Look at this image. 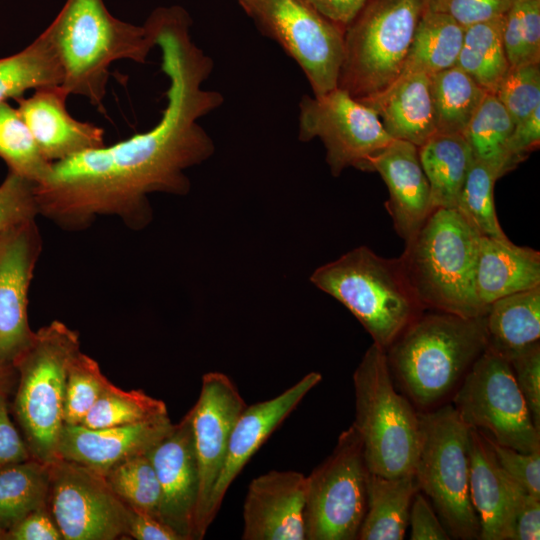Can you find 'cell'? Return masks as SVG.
Wrapping results in <instances>:
<instances>
[{
  "label": "cell",
  "mask_w": 540,
  "mask_h": 540,
  "mask_svg": "<svg viewBox=\"0 0 540 540\" xmlns=\"http://www.w3.org/2000/svg\"><path fill=\"white\" fill-rule=\"evenodd\" d=\"M144 24L169 79L166 107L146 132L52 163L35 186L36 202L39 215L64 230H84L99 216L118 217L132 230L145 228L152 220L148 196L188 194L186 170L215 152L199 120L224 97L203 88L214 61L192 40L189 13L179 5L158 7Z\"/></svg>",
  "instance_id": "1"
},
{
  "label": "cell",
  "mask_w": 540,
  "mask_h": 540,
  "mask_svg": "<svg viewBox=\"0 0 540 540\" xmlns=\"http://www.w3.org/2000/svg\"><path fill=\"white\" fill-rule=\"evenodd\" d=\"M44 31L63 71L62 87L96 107H102L111 64L145 63L155 47L144 24L116 18L103 0H66Z\"/></svg>",
  "instance_id": "2"
},
{
  "label": "cell",
  "mask_w": 540,
  "mask_h": 540,
  "mask_svg": "<svg viewBox=\"0 0 540 540\" xmlns=\"http://www.w3.org/2000/svg\"><path fill=\"white\" fill-rule=\"evenodd\" d=\"M480 234L455 208H435L399 257L424 309L485 316L475 275Z\"/></svg>",
  "instance_id": "3"
},
{
  "label": "cell",
  "mask_w": 540,
  "mask_h": 540,
  "mask_svg": "<svg viewBox=\"0 0 540 540\" xmlns=\"http://www.w3.org/2000/svg\"><path fill=\"white\" fill-rule=\"evenodd\" d=\"M487 348L485 316L421 313L386 349L404 389L419 406L445 397Z\"/></svg>",
  "instance_id": "4"
},
{
  "label": "cell",
  "mask_w": 540,
  "mask_h": 540,
  "mask_svg": "<svg viewBox=\"0 0 540 540\" xmlns=\"http://www.w3.org/2000/svg\"><path fill=\"white\" fill-rule=\"evenodd\" d=\"M311 283L344 305L385 350L424 308L398 258L359 246L318 267Z\"/></svg>",
  "instance_id": "5"
},
{
  "label": "cell",
  "mask_w": 540,
  "mask_h": 540,
  "mask_svg": "<svg viewBox=\"0 0 540 540\" xmlns=\"http://www.w3.org/2000/svg\"><path fill=\"white\" fill-rule=\"evenodd\" d=\"M79 351L78 333L55 320L35 332L13 364L17 383L10 413L31 457L43 463L58 459L67 368Z\"/></svg>",
  "instance_id": "6"
},
{
  "label": "cell",
  "mask_w": 540,
  "mask_h": 540,
  "mask_svg": "<svg viewBox=\"0 0 540 540\" xmlns=\"http://www.w3.org/2000/svg\"><path fill=\"white\" fill-rule=\"evenodd\" d=\"M355 421L366 468L385 477L413 474L420 420L394 388L386 350L373 343L353 374Z\"/></svg>",
  "instance_id": "7"
},
{
  "label": "cell",
  "mask_w": 540,
  "mask_h": 540,
  "mask_svg": "<svg viewBox=\"0 0 540 540\" xmlns=\"http://www.w3.org/2000/svg\"><path fill=\"white\" fill-rule=\"evenodd\" d=\"M428 0H367L344 30V54L337 87L363 101L402 73Z\"/></svg>",
  "instance_id": "8"
},
{
  "label": "cell",
  "mask_w": 540,
  "mask_h": 540,
  "mask_svg": "<svg viewBox=\"0 0 540 540\" xmlns=\"http://www.w3.org/2000/svg\"><path fill=\"white\" fill-rule=\"evenodd\" d=\"M420 443L414 476L454 538H479L469 494V428L453 405L419 414Z\"/></svg>",
  "instance_id": "9"
},
{
  "label": "cell",
  "mask_w": 540,
  "mask_h": 540,
  "mask_svg": "<svg viewBox=\"0 0 540 540\" xmlns=\"http://www.w3.org/2000/svg\"><path fill=\"white\" fill-rule=\"evenodd\" d=\"M367 473L362 441L352 424L306 476L305 539H357L366 511Z\"/></svg>",
  "instance_id": "10"
},
{
  "label": "cell",
  "mask_w": 540,
  "mask_h": 540,
  "mask_svg": "<svg viewBox=\"0 0 540 540\" xmlns=\"http://www.w3.org/2000/svg\"><path fill=\"white\" fill-rule=\"evenodd\" d=\"M453 407L465 425L488 431L502 446L525 453L540 450V431L509 361L487 348L466 372Z\"/></svg>",
  "instance_id": "11"
},
{
  "label": "cell",
  "mask_w": 540,
  "mask_h": 540,
  "mask_svg": "<svg viewBox=\"0 0 540 540\" xmlns=\"http://www.w3.org/2000/svg\"><path fill=\"white\" fill-rule=\"evenodd\" d=\"M261 32L275 40L304 72L314 96L337 87L344 30L305 0H237Z\"/></svg>",
  "instance_id": "12"
},
{
  "label": "cell",
  "mask_w": 540,
  "mask_h": 540,
  "mask_svg": "<svg viewBox=\"0 0 540 540\" xmlns=\"http://www.w3.org/2000/svg\"><path fill=\"white\" fill-rule=\"evenodd\" d=\"M320 138L333 176L348 167L365 170L370 158L392 140L377 114L345 90L335 89L319 96H302L299 102L298 138L302 142Z\"/></svg>",
  "instance_id": "13"
},
{
  "label": "cell",
  "mask_w": 540,
  "mask_h": 540,
  "mask_svg": "<svg viewBox=\"0 0 540 540\" xmlns=\"http://www.w3.org/2000/svg\"><path fill=\"white\" fill-rule=\"evenodd\" d=\"M47 508L63 540L127 538L128 506L102 474L81 464L50 463Z\"/></svg>",
  "instance_id": "14"
},
{
  "label": "cell",
  "mask_w": 540,
  "mask_h": 540,
  "mask_svg": "<svg viewBox=\"0 0 540 540\" xmlns=\"http://www.w3.org/2000/svg\"><path fill=\"white\" fill-rule=\"evenodd\" d=\"M238 388L226 374L203 375L192 411V428L199 470V492L193 540L203 539L208 527L206 511L219 478L233 426L246 407Z\"/></svg>",
  "instance_id": "15"
},
{
  "label": "cell",
  "mask_w": 540,
  "mask_h": 540,
  "mask_svg": "<svg viewBox=\"0 0 540 540\" xmlns=\"http://www.w3.org/2000/svg\"><path fill=\"white\" fill-rule=\"evenodd\" d=\"M42 249L36 219L4 234L0 245V362L13 366L35 332L28 320L31 280Z\"/></svg>",
  "instance_id": "16"
},
{
  "label": "cell",
  "mask_w": 540,
  "mask_h": 540,
  "mask_svg": "<svg viewBox=\"0 0 540 540\" xmlns=\"http://www.w3.org/2000/svg\"><path fill=\"white\" fill-rule=\"evenodd\" d=\"M147 454L160 486V520L183 540H193L199 470L191 409Z\"/></svg>",
  "instance_id": "17"
},
{
  "label": "cell",
  "mask_w": 540,
  "mask_h": 540,
  "mask_svg": "<svg viewBox=\"0 0 540 540\" xmlns=\"http://www.w3.org/2000/svg\"><path fill=\"white\" fill-rule=\"evenodd\" d=\"M321 380L320 373L310 372L276 397L245 407L233 426L225 460L208 503V528L232 482L252 455Z\"/></svg>",
  "instance_id": "18"
},
{
  "label": "cell",
  "mask_w": 540,
  "mask_h": 540,
  "mask_svg": "<svg viewBox=\"0 0 540 540\" xmlns=\"http://www.w3.org/2000/svg\"><path fill=\"white\" fill-rule=\"evenodd\" d=\"M306 476L271 470L250 482L243 504V540H305Z\"/></svg>",
  "instance_id": "19"
},
{
  "label": "cell",
  "mask_w": 540,
  "mask_h": 540,
  "mask_svg": "<svg viewBox=\"0 0 540 540\" xmlns=\"http://www.w3.org/2000/svg\"><path fill=\"white\" fill-rule=\"evenodd\" d=\"M527 491L499 464L485 434L469 428V494L479 520V539L513 540Z\"/></svg>",
  "instance_id": "20"
},
{
  "label": "cell",
  "mask_w": 540,
  "mask_h": 540,
  "mask_svg": "<svg viewBox=\"0 0 540 540\" xmlns=\"http://www.w3.org/2000/svg\"><path fill=\"white\" fill-rule=\"evenodd\" d=\"M364 171H375L382 177L389 192L385 207L395 231L408 242L434 210L418 147L408 141L392 140L368 160Z\"/></svg>",
  "instance_id": "21"
},
{
  "label": "cell",
  "mask_w": 540,
  "mask_h": 540,
  "mask_svg": "<svg viewBox=\"0 0 540 540\" xmlns=\"http://www.w3.org/2000/svg\"><path fill=\"white\" fill-rule=\"evenodd\" d=\"M172 427L168 415L138 424L97 429L64 424L57 456L104 475L125 460L148 453Z\"/></svg>",
  "instance_id": "22"
},
{
  "label": "cell",
  "mask_w": 540,
  "mask_h": 540,
  "mask_svg": "<svg viewBox=\"0 0 540 540\" xmlns=\"http://www.w3.org/2000/svg\"><path fill=\"white\" fill-rule=\"evenodd\" d=\"M68 96L62 85H57L15 100L40 152L50 163L105 145L103 128L70 115L66 108Z\"/></svg>",
  "instance_id": "23"
},
{
  "label": "cell",
  "mask_w": 540,
  "mask_h": 540,
  "mask_svg": "<svg viewBox=\"0 0 540 540\" xmlns=\"http://www.w3.org/2000/svg\"><path fill=\"white\" fill-rule=\"evenodd\" d=\"M360 102L377 114L394 140L420 147L436 133L431 76L425 73H401L384 91Z\"/></svg>",
  "instance_id": "24"
},
{
  "label": "cell",
  "mask_w": 540,
  "mask_h": 540,
  "mask_svg": "<svg viewBox=\"0 0 540 540\" xmlns=\"http://www.w3.org/2000/svg\"><path fill=\"white\" fill-rule=\"evenodd\" d=\"M475 285L483 306L540 286V253L509 238L480 236Z\"/></svg>",
  "instance_id": "25"
},
{
  "label": "cell",
  "mask_w": 540,
  "mask_h": 540,
  "mask_svg": "<svg viewBox=\"0 0 540 540\" xmlns=\"http://www.w3.org/2000/svg\"><path fill=\"white\" fill-rule=\"evenodd\" d=\"M487 349L508 361L539 343L540 286L499 298L485 315Z\"/></svg>",
  "instance_id": "26"
},
{
  "label": "cell",
  "mask_w": 540,
  "mask_h": 540,
  "mask_svg": "<svg viewBox=\"0 0 540 540\" xmlns=\"http://www.w3.org/2000/svg\"><path fill=\"white\" fill-rule=\"evenodd\" d=\"M418 490L414 474L385 477L368 471L366 511L357 539L402 540Z\"/></svg>",
  "instance_id": "27"
},
{
  "label": "cell",
  "mask_w": 540,
  "mask_h": 540,
  "mask_svg": "<svg viewBox=\"0 0 540 540\" xmlns=\"http://www.w3.org/2000/svg\"><path fill=\"white\" fill-rule=\"evenodd\" d=\"M418 151L433 208H455L473 160L464 135L435 133Z\"/></svg>",
  "instance_id": "28"
},
{
  "label": "cell",
  "mask_w": 540,
  "mask_h": 540,
  "mask_svg": "<svg viewBox=\"0 0 540 540\" xmlns=\"http://www.w3.org/2000/svg\"><path fill=\"white\" fill-rule=\"evenodd\" d=\"M464 28L449 15L426 7L415 29L402 73L432 76L456 65Z\"/></svg>",
  "instance_id": "29"
},
{
  "label": "cell",
  "mask_w": 540,
  "mask_h": 540,
  "mask_svg": "<svg viewBox=\"0 0 540 540\" xmlns=\"http://www.w3.org/2000/svg\"><path fill=\"white\" fill-rule=\"evenodd\" d=\"M62 82L63 71L45 31L23 50L0 58V103Z\"/></svg>",
  "instance_id": "30"
},
{
  "label": "cell",
  "mask_w": 540,
  "mask_h": 540,
  "mask_svg": "<svg viewBox=\"0 0 540 540\" xmlns=\"http://www.w3.org/2000/svg\"><path fill=\"white\" fill-rule=\"evenodd\" d=\"M514 122L492 93H487L463 135L473 157L488 166L499 179L515 168L509 153Z\"/></svg>",
  "instance_id": "31"
},
{
  "label": "cell",
  "mask_w": 540,
  "mask_h": 540,
  "mask_svg": "<svg viewBox=\"0 0 540 540\" xmlns=\"http://www.w3.org/2000/svg\"><path fill=\"white\" fill-rule=\"evenodd\" d=\"M50 463L37 459L0 467V529L6 532L19 520L47 506Z\"/></svg>",
  "instance_id": "32"
},
{
  "label": "cell",
  "mask_w": 540,
  "mask_h": 540,
  "mask_svg": "<svg viewBox=\"0 0 540 540\" xmlns=\"http://www.w3.org/2000/svg\"><path fill=\"white\" fill-rule=\"evenodd\" d=\"M487 93L456 65L432 75L436 133L463 134Z\"/></svg>",
  "instance_id": "33"
},
{
  "label": "cell",
  "mask_w": 540,
  "mask_h": 540,
  "mask_svg": "<svg viewBox=\"0 0 540 540\" xmlns=\"http://www.w3.org/2000/svg\"><path fill=\"white\" fill-rule=\"evenodd\" d=\"M503 20L504 16L466 27L456 63L492 94L509 69L502 38Z\"/></svg>",
  "instance_id": "34"
},
{
  "label": "cell",
  "mask_w": 540,
  "mask_h": 540,
  "mask_svg": "<svg viewBox=\"0 0 540 540\" xmlns=\"http://www.w3.org/2000/svg\"><path fill=\"white\" fill-rule=\"evenodd\" d=\"M0 158L9 171L35 184L49 174L52 163L47 161L17 108L0 103Z\"/></svg>",
  "instance_id": "35"
},
{
  "label": "cell",
  "mask_w": 540,
  "mask_h": 540,
  "mask_svg": "<svg viewBox=\"0 0 540 540\" xmlns=\"http://www.w3.org/2000/svg\"><path fill=\"white\" fill-rule=\"evenodd\" d=\"M168 415L166 404L142 390L125 391L113 383L80 425L97 429L138 424Z\"/></svg>",
  "instance_id": "36"
},
{
  "label": "cell",
  "mask_w": 540,
  "mask_h": 540,
  "mask_svg": "<svg viewBox=\"0 0 540 540\" xmlns=\"http://www.w3.org/2000/svg\"><path fill=\"white\" fill-rule=\"evenodd\" d=\"M103 476L125 505L160 519V486L147 453L125 460Z\"/></svg>",
  "instance_id": "37"
},
{
  "label": "cell",
  "mask_w": 540,
  "mask_h": 540,
  "mask_svg": "<svg viewBox=\"0 0 540 540\" xmlns=\"http://www.w3.org/2000/svg\"><path fill=\"white\" fill-rule=\"evenodd\" d=\"M497 179L488 166L473 157L455 209L481 236L505 239L508 237L499 224L494 204Z\"/></svg>",
  "instance_id": "38"
},
{
  "label": "cell",
  "mask_w": 540,
  "mask_h": 540,
  "mask_svg": "<svg viewBox=\"0 0 540 540\" xmlns=\"http://www.w3.org/2000/svg\"><path fill=\"white\" fill-rule=\"evenodd\" d=\"M502 38L509 67L540 63V0H513Z\"/></svg>",
  "instance_id": "39"
},
{
  "label": "cell",
  "mask_w": 540,
  "mask_h": 540,
  "mask_svg": "<svg viewBox=\"0 0 540 540\" xmlns=\"http://www.w3.org/2000/svg\"><path fill=\"white\" fill-rule=\"evenodd\" d=\"M111 384L96 360L77 352L67 368L64 424L80 425Z\"/></svg>",
  "instance_id": "40"
},
{
  "label": "cell",
  "mask_w": 540,
  "mask_h": 540,
  "mask_svg": "<svg viewBox=\"0 0 540 540\" xmlns=\"http://www.w3.org/2000/svg\"><path fill=\"white\" fill-rule=\"evenodd\" d=\"M514 125L540 107V63L509 67L493 93Z\"/></svg>",
  "instance_id": "41"
},
{
  "label": "cell",
  "mask_w": 540,
  "mask_h": 540,
  "mask_svg": "<svg viewBox=\"0 0 540 540\" xmlns=\"http://www.w3.org/2000/svg\"><path fill=\"white\" fill-rule=\"evenodd\" d=\"M35 186L10 171L0 183V236L39 215Z\"/></svg>",
  "instance_id": "42"
},
{
  "label": "cell",
  "mask_w": 540,
  "mask_h": 540,
  "mask_svg": "<svg viewBox=\"0 0 540 540\" xmlns=\"http://www.w3.org/2000/svg\"><path fill=\"white\" fill-rule=\"evenodd\" d=\"M485 437L505 472L529 494L540 498V450L520 452Z\"/></svg>",
  "instance_id": "43"
},
{
  "label": "cell",
  "mask_w": 540,
  "mask_h": 540,
  "mask_svg": "<svg viewBox=\"0 0 540 540\" xmlns=\"http://www.w3.org/2000/svg\"><path fill=\"white\" fill-rule=\"evenodd\" d=\"M513 0H428L427 8L453 18L464 29L470 25L502 17Z\"/></svg>",
  "instance_id": "44"
},
{
  "label": "cell",
  "mask_w": 540,
  "mask_h": 540,
  "mask_svg": "<svg viewBox=\"0 0 540 540\" xmlns=\"http://www.w3.org/2000/svg\"><path fill=\"white\" fill-rule=\"evenodd\" d=\"M534 425L540 431V344L509 360Z\"/></svg>",
  "instance_id": "45"
},
{
  "label": "cell",
  "mask_w": 540,
  "mask_h": 540,
  "mask_svg": "<svg viewBox=\"0 0 540 540\" xmlns=\"http://www.w3.org/2000/svg\"><path fill=\"white\" fill-rule=\"evenodd\" d=\"M9 395L0 390V467L32 458L19 429L10 418Z\"/></svg>",
  "instance_id": "46"
},
{
  "label": "cell",
  "mask_w": 540,
  "mask_h": 540,
  "mask_svg": "<svg viewBox=\"0 0 540 540\" xmlns=\"http://www.w3.org/2000/svg\"><path fill=\"white\" fill-rule=\"evenodd\" d=\"M5 540H63L47 506L31 511L5 535Z\"/></svg>",
  "instance_id": "47"
},
{
  "label": "cell",
  "mask_w": 540,
  "mask_h": 540,
  "mask_svg": "<svg viewBox=\"0 0 540 540\" xmlns=\"http://www.w3.org/2000/svg\"><path fill=\"white\" fill-rule=\"evenodd\" d=\"M409 522L411 525L412 540H447L450 539L449 533L442 524L431 506L423 495L416 493L413 497Z\"/></svg>",
  "instance_id": "48"
},
{
  "label": "cell",
  "mask_w": 540,
  "mask_h": 540,
  "mask_svg": "<svg viewBox=\"0 0 540 540\" xmlns=\"http://www.w3.org/2000/svg\"><path fill=\"white\" fill-rule=\"evenodd\" d=\"M540 107L527 118L516 123L509 141V153L516 167L528 155L539 148Z\"/></svg>",
  "instance_id": "49"
},
{
  "label": "cell",
  "mask_w": 540,
  "mask_h": 540,
  "mask_svg": "<svg viewBox=\"0 0 540 540\" xmlns=\"http://www.w3.org/2000/svg\"><path fill=\"white\" fill-rule=\"evenodd\" d=\"M126 536L136 540H183L171 527L160 519L130 507Z\"/></svg>",
  "instance_id": "50"
},
{
  "label": "cell",
  "mask_w": 540,
  "mask_h": 540,
  "mask_svg": "<svg viewBox=\"0 0 540 540\" xmlns=\"http://www.w3.org/2000/svg\"><path fill=\"white\" fill-rule=\"evenodd\" d=\"M317 12L339 26L345 28L356 17L367 0H305Z\"/></svg>",
  "instance_id": "51"
},
{
  "label": "cell",
  "mask_w": 540,
  "mask_h": 540,
  "mask_svg": "<svg viewBox=\"0 0 540 540\" xmlns=\"http://www.w3.org/2000/svg\"><path fill=\"white\" fill-rule=\"evenodd\" d=\"M540 538V498L529 493L517 513L513 540H538Z\"/></svg>",
  "instance_id": "52"
},
{
  "label": "cell",
  "mask_w": 540,
  "mask_h": 540,
  "mask_svg": "<svg viewBox=\"0 0 540 540\" xmlns=\"http://www.w3.org/2000/svg\"><path fill=\"white\" fill-rule=\"evenodd\" d=\"M17 383V372L13 366L0 362V390L13 393Z\"/></svg>",
  "instance_id": "53"
},
{
  "label": "cell",
  "mask_w": 540,
  "mask_h": 540,
  "mask_svg": "<svg viewBox=\"0 0 540 540\" xmlns=\"http://www.w3.org/2000/svg\"><path fill=\"white\" fill-rule=\"evenodd\" d=\"M0 540H5V532L0 529Z\"/></svg>",
  "instance_id": "54"
},
{
  "label": "cell",
  "mask_w": 540,
  "mask_h": 540,
  "mask_svg": "<svg viewBox=\"0 0 540 540\" xmlns=\"http://www.w3.org/2000/svg\"><path fill=\"white\" fill-rule=\"evenodd\" d=\"M3 236H4V234L2 236H0V245H1V242H2Z\"/></svg>",
  "instance_id": "55"
}]
</instances>
